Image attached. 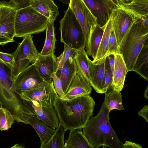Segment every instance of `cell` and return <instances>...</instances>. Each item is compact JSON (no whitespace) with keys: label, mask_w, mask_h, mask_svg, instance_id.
Returning a JSON list of instances; mask_svg holds the SVG:
<instances>
[{"label":"cell","mask_w":148,"mask_h":148,"mask_svg":"<svg viewBox=\"0 0 148 148\" xmlns=\"http://www.w3.org/2000/svg\"><path fill=\"white\" fill-rule=\"evenodd\" d=\"M95 102L90 95L68 100L58 95L53 106L59 125L67 130L82 128L93 114Z\"/></svg>","instance_id":"obj_1"},{"label":"cell","mask_w":148,"mask_h":148,"mask_svg":"<svg viewBox=\"0 0 148 148\" xmlns=\"http://www.w3.org/2000/svg\"><path fill=\"white\" fill-rule=\"evenodd\" d=\"M108 109L104 102L98 114L91 116L82 128L83 133L94 148L105 146L110 148H122L109 121Z\"/></svg>","instance_id":"obj_2"},{"label":"cell","mask_w":148,"mask_h":148,"mask_svg":"<svg viewBox=\"0 0 148 148\" xmlns=\"http://www.w3.org/2000/svg\"><path fill=\"white\" fill-rule=\"evenodd\" d=\"M143 19L133 25L119 46V53L125 63L127 73L133 71L138 56L144 45L148 42V28L143 25Z\"/></svg>","instance_id":"obj_3"},{"label":"cell","mask_w":148,"mask_h":148,"mask_svg":"<svg viewBox=\"0 0 148 148\" xmlns=\"http://www.w3.org/2000/svg\"><path fill=\"white\" fill-rule=\"evenodd\" d=\"M49 19L30 5L17 10L15 21V37L24 38L43 32Z\"/></svg>","instance_id":"obj_4"},{"label":"cell","mask_w":148,"mask_h":148,"mask_svg":"<svg viewBox=\"0 0 148 148\" xmlns=\"http://www.w3.org/2000/svg\"><path fill=\"white\" fill-rule=\"evenodd\" d=\"M125 2L123 0L113 9L110 16L119 46L133 25L138 21L148 17L129 8Z\"/></svg>","instance_id":"obj_5"},{"label":"cell","mask_w":148,"mask_h":148,"mask_svg":"<svg viewBox=\"0 0 148 148\" xmlns=\"http://www.w3.org/2000/svg\"><path fill=\"white\" fill-rule=\"evenodd\" d=\"M60 42L78 49L84 46V38L81 27L69 6L59 21Z\"/></svg>","instance_id":"obj_6"},{"label":"cell","mask_w":148,"mask_h":148,"mask_svg":"<svg viewBox=\"0 0 148 148\" xmlns=\"http://www.w3.org/2000/svg\"><path fill=\"white\" fill-rule=\"evenodd\" d=\"M23 38L12 53L15 61L11 70L12 81L19 73L28 67L30 63L32 64L34 62L40 53L35 46L32 35H27Z\"/></svg>","instance_id":"obj_7"},{"label":"cell","mask_w":148,"mask_h":148,"mask_svg":"<svg viewBox=\"0 0 148 148\" xmlns=\"http://www.w3.org/2000/svg\"><path fill=\"white\" fill-rule=\"evenodd\" d=\"M69 4L82 29L84 38V46L89 55L90 36L98 25L97 18L83 0H69Z\"/></svg>","instance_id":"obj_8"},{"label":"cell","mask_w":148,"mask_h":148,"mask_svg":"<svg viewBox=\"0 0 148 148\" xmlns=\"http://www.w3.org/2000/svg\"><path fill=\"white\" fill-rule=\"evenodd\" d=\"M18 8L11 2L1 1L0 6V45L14 41L15 21Z\"/></svg>","instance_id":"obj_9"},{"label":"cell","mask_w":148,"mask_h":148,"mask_svg":"<svg viewBox=\"0 0 148 148\" xmlns=\"http://www.w3.org/2000/svg\"><path fill=\"white\" fill-rule=\"evenodd\" d=\"M18 95L25 101H35L47 107L53 106L58 95L53 81L45 80L33 88L21 92Z\"/></svg>","instance_id":"obj_10"},{"label":"cell","mask_w":148,"mask_h":148,"mask_svg":"<svg viewBox=\"0 0 148 148\" xmlns=\"http://www.w3.org/2000/svg\"><path fill=\"white\" fill-rule=\"evenodd\" d=\"M44 81L37 66L32 64L17 75L12 81V87L18 95L21 92L33 88Z\"/></svg>","instance_id":"obj_11"},{"label":"cell","mask_w":148,"mask_h":148,"mask_svg":"<svg viewBox=\"0 0 148 148\" xmlns=\"http://www.w3.org/2000/svg\"><path fill=\"white\" fill-rule=\"evenodd\" d=\"M122 0H83L97 19L98 25L104 26L110 18L113 9Z\"/></svg>","instance_id":"obj_12"},{"label":"cell","mask_w":148,"mask_h":148,"mask_svg":"<svg viewBox=\"0 0 148 148\" xmlns=\"http://www.w3.org/2000/svg\"><path fill=\"white\" fill-rule=\"evenodd\" d=\"M11 70L5 64L0 63V102L5 103L14 99L16 93L12 87Z\"/></svg>","instance_id":"obj_13"},{"label":"cell","mask_w":148,"mask_h":148,"mask_svg":"<svg viewBox=\"0 0 148 148\" xmlns=\"http://www.w3.org/2000/svg\"><path fill=\"white\" fill-rule=\"evenodd\" d=\"M56 58L54 54L42 55L39 53L33 63L37 66L44 80L53 81V75L56 72L58 66Z\"/></svg>","instance_id":"obj_14"},{"label":"cell","mask_w":148,"mask_h":148,"mask_svg":"<svg viewBox=\"0 0 148 148\" xmlns=\"http://www.w3.org/2000/svg\"><path fill=\"white\" fill-rule=\"evenodd\" d=\"M25 101L36 116L48 126L55 130L59 125V121L56 112L53 106H42L35 101Z\"/></svg>","instance_id":"obj_15"},{"label":"cell","mask_w":148,"mask_h":148,"mask_svg":"<svg viewBox=\"0 0 148 148\" xmlns=\"http://www.w3.org/2000/svg\"><path fill=\"white\" fill-rule=\"evenodd\" d=\"M92 88L89 81L77 72L65 93L69 99L90 95Z\"/></svg>","instance_id":"obj_16"},{"label":"cell","mask_w":148,"mask_h":148,"mask_svg":"<svg viewBox=\"0 0 148 148\" xmlns=\"http://www.w3.org/2000/svg\"><path fill=\"white\" fill-rule=\"evenodd\" d=\"M105 58L97 62L91 61L89 68L90 84L97 92L100 94L103 93L105 84Z\"/></svg>","instance_id":"obj_17"},{"label":"cell","mask_w":148,"mask_h":148,"mask_svg":"<svg viewBox=\"0 0 148 148\" xmlns=\"http://www.w3.org/2000/svg\"><path fill=\"white\" fill-rule=\"evenodd\" d=\"M115 63L111 88L120 92L123 89L127 73L125 63L120 53L114 54Z\"/></svg>","instance_id":"obj_18"},{"label":"cell","mask_w":148,"mask_h":148,"mask_svg":"<svg viewBox=\"0 0 148 148\" xmlns=\"http://www.w3.org/2000/svg\"><path fill=\"white\" fill-rule=\"evenodd\" d=\"M77 72V65L73 57L70 58L56 71V75L61 80L65 93Z\"/></svg>","instance_id":"obj_19"},{"label":"cell","mask_w":148,"mask_h":148,"mask_svg":"<svg viewBox=\"0 0 148 148\" xmlns=\"http://www.w3.org/2000/svg\"><path fill=\"white\" fill-rule=\"evenodd\" d=\"M30 6L49 20L56 21L59 14L58 8L53 0H33Z\"/></svg>","instance_id":"obj_20"},{"label":"cell","mask_w":148,"mask_h":148,"mask_svg":"<svg viewBox=\"0 0 148 148\" xmlns=\"http://www.w3.org/2000/svg\"><path fill=\"white\" fill-rule=\"evenodd\" d=\"M34 129L40 140V145L47 142L51 138L55 130L48 126L35 115L29 116L27 120Z\"/></svg>","instance_id":"obj_21"},{"label":"cell","mask_w":148,"mask_h":148,"mask_svg":"<svg viewBox=\"0 0 148 148\" xmlns=\"http://www.w3.org/2000/svg\"><path fill=\"white\" fill-rule=\"evenodd\" d=\"M82 129L70 130L69 136L64 143L66 148H94L83 134Z\"/></svg>","instance_id":"obj_22"},{"label":"cell","mask_w":148,"mask_h":148,"mask_svg":"<svg viewBox=\"0 0 148 148\" xmlns=\"http://www.w3.org/2000/svg\"><path fill=\"white\" fill-rule=\"evenodd\" d=\"M85 48L83 47L78 49L73 58L76 63L77 71L86 78L90 83L89 68L91 60L89 59Z\"/></svg>","instance_id":"obj_23"},{"label":"cell","mask_w":148,"mask_h":148,"mask_svg":"<svg viewBox=\"0 0 148 148\" xmlns=\"http://www.w3.org/2000/svg\"><path fill=\"white\" fill-rule=\"evenodd\" d=\"M133 71L148 80V42L144 45L138 56Z\"/></svg>","instance_id":"obj_24"},{"label":"cell","mask_w":148,"mask_h":148,"mask_svg":"<svg viewBox=\"0 0 148 148\" xmlns=\"http://www.w3.org/2000/svg\"><path fill=\"white\" fill-rule=\"evenodd\" d=\"M54 21L49 20L45 29L46 36L44 46L39 54L42 55H47L54 54L55 42L57 41L54 26Z\"/></svg>","instance_id":"obj_25"},{"label":"cell","mask_w":148,"mask_h":148,"mask_svg":"<svg viewBox=\"0 0 148 148\" xmlns=\"http://www.w3.org/2000/svg\"><path fill=\"white\" fill-rule=\"evenodd\" d=\"M112 29L111 18L108 20L104 25L102 37L95 58L92 61L94 62L100 61L106 57L109 44L110 34Z\"/></svg>","instance_id":"obj_26"},{"label":"cell","mask_w":148,"mask_h":148,"mask_svg":"<svg viewBox=\"0 0 148 148\" xmlns=\"http://www.w3.org/2000/svg\"><path fill=\"white\" fill-rule=\"evenodd\" d=\"M105 94V97L104 102L109 112L114 109L119 110L124 109L122 104V96L120 92L112 89Z\"/></svg>","instance_id":"obj_27"},{"label":"cell","mask_w":148,"mask_h":148,"mask_svg":"<svg viewBox=\"0 0 148 148\" xmlns=\"http://www.w3.org/2000/svg\"><path fill=\"white\" fill-rule=\"evenodd\" d=\"M55 131L47 142L40 145V148H66L64 142L65 131L63 128L58 125Z\"/></svg>","instance_id":"obj_28"},{"label":"cell","mask_w":148,"mask_h":148,"mask_svg":"<svg viewBox=\"0 0 148 148\" xmlns=\"http://www.w3.org/2000/svg\"><path fill=\"white\" fill-rule=\"evenodd\" d=\"M104 26L99 25L91 33L89 44V55L94 59L96 56L104 31Z\"/></svg>","instance_id":"obj_29"},{"label":"cell","mask_w":148,"mask_h":148,"mask_svg":"<svg viewBox=\"0 0 148 148\" xmlns=\"http://www.w3.org/2000/svg\"><path fill=\"white\" fill-rule=\"evenodd\" d=\"M15 121L12 113L5 108L0 107V130H8Z\"/></svg>","instance_id":"obj_30"},{"label":"cell","mask_w":148,"mask_h":148,"mask_svg":"<svg viewBox=\"0 0 148 148\" xmlns=\"http://www.w3.org/2000/svg\"><path fill=\"white\" fill-rule=\"evenodd\" d=\"M64 49L63 53L59 56L56 58V60L58 65L57 71L61 68L64 63L70 58L73 57L74 53L77 50L76 49L70 47L65 44L64 43Z\"/></svg>","instance_id":"obj_31"},{"label":"cell","mask_w":148,"mask_h":148,"mask_svg":"<svg viewBox=\"0 0 148 148\" xmlns=\"http://www.w3.org/2000/svg\"><path fill=\"white\" fill-rule=\"evenodd\" d=\"M126 4L129 8L144 15L148 16V0H132Z\"/></svg>","instance_id":"obj_32"},{"label":"cell","mask_w":148,"mask_h":148,"mask_svg":"<svg viewBox=\"0 0 148 148\" xmlns=\"http://www.w3.org/2000/svg\"><path fill=\"white\" fill-rule=\"evenodd\" d=\"M105 84L103 90V93L107 92L108 89L111 88L112 75L109 63L108 56L105 58Z\"/></svg>","instance_id":"obj_33"},{"label":"cell","mask_w":148,"mask_h":148,"mask_svg":"<svg viewBox=\"0 0 148 148\" xmlns=\"http://www.w3.org/2000/svg\"><path fill=\"white\" fill-rule=\"evenodd\" d=\"M120 53L114 29L112 27L110 34L108 50L106 56L112 54Z\"/></svg>","instance_id":"obj_34"},{"label":"cell","mask_w":148,"mask_h":148,"mask_svg":"<svg viewBox=\"0 0 148 148\" xmlns=\"http://www.w3.org/2000/svg\"><path fill=\"white\" fill-rule=\"evenodd\" d=\"M52 78L54 87L58 95L63 100H69L63 90L61 80L56 75V73L53 75Z\"/></svg>","instance_id":"obj_35"},{"label":"cell","mask_w":148,"mask_h":148,"mask_svg":"<svg viewBox=\"0 0 148 148\" xmlns=\"http://www.w3.org/2000/svg\"><path fill=\"white\" fill-rule=\"evenodd\" d=\"M0 58L11 70L15 63L13 55L12 54L0 51Z\"/></svg>","instance_id":"obj_36"},{"label":"cell","mask_w":148,"mask_h":148,"mask_svg":"<svg viewBox=\"0 0 148 148\" xmlns=\"http://www.w3.org/2000/svg\"><path fill=\"white\" fill-rule=\"evenodd\" d=\"M33 0H10V1L18 9L25 8L30 5Z\"/></svg>","instance_id":"obj_37"},{"label":"cell","mask_w":148,"mask_h":148,"mask_svg":"<svg viewBox=\"0 0 148 148\" xmlns=\"http://www.w3.org/2000/svg\"><path fill=\"white\" fill-rule=\"evenodd\" d=\"M138 115L144 118L148 122V106L145 105L138 113Z\"/></svg>","instance_id":"obj_38"},{"label":"cell","mask_w":148,"mask_h":148,"mask_svg":"<svg viewBox=\"0 0 148 148\" xmlns=\"http://www.w3.org/2000/svg\"><path fill=\"white\" fill-rule=\"evenodd\" d=\"M142 148L140 144L130 141H126L123 144L122 148Z\"/></svg>","instance_id":"obj_39"},{"label":"cell","mask_w":148,"mask_h":148,"mask_svg":"<svg viewBox=\"0 0 148 148\" xmlns=\"http://www.w3.org/2000/svg\"><path fill=\"white\" fill-rule=\"evenodd\" d=\"M108 56L109 60L112 75L113 73L115 63L114 54H110Z\"/></svg>","instance_id":"obj_40"},{"label":"cell","mask_w":148,"mask_h":148,"mask_svg":"<svg viewBox=\"0 0 148 148\" xmlns=\"http://www.w3.org/2000/svg\"><path fill=\"white\" fill-rule=\"evenodd\" d=\"M143 95L145 99H147L148 98V86H147L146 88V89Z\"/></svg>","instance_id":"obj_41"},{"label":"cell","mask_w":148,"mask_h":148,"mask_svg":"<svg viewBox=\"0 0 148 148\" xmlns=\"http://www.w3.org/2000/svg\"><path fill=\"white\" fill-rule=\"evenodd\" d=\"M61 2L65 4H69V0H58Z\"/></svg>","instance_id":"obj_42"},{"label":"cell","mask_w":148,"mask_h":148,"mask_svg":"<svg viewBox=\"0 0 148 148\" xmlns=\"http://www.w3.org/2000/svg\"><path fill=\"white\" fill-rule=\"evenodd\" d=\"M0 63H3L4 64V62H3V61L1 60V59L0 58Z\"/></svg>","instance_id":"obj_43"},{"label":"cell","mask_w":148,"mask_h":148,"mask_svg":"<svg viewBox=\"0 0 148 148\" xmlns=\"http://www.w3.org/2000/svg\"><path fill=\"white\" fill-rule=\"evenodd\" d=\"M3 107V105H2V104H1V103L0 102V107Z\"/></svg>","instance_id":"obj_44"},{"label":"cell","mask_w":148,"mask_h":148,"mask_svg":"<svg viewBox=\"0 0 148 148\" xmlns=\"http://www.w3.org/2000/svg\"><path fill=\"white\" fill-rule=\"evenodd\" d=\"M125 1H128L129 0H125Z\"/></svg>","instance_id":"obj_45"},{"label":"cell","mask_w":148,"mask_h":148,"mask_svg":"<svg viewBox=\"0 0 148 148\" xmlns=\"http://www.w3.org/2000/svg\"><path fill=\"white\" fill-rule=\"evenodd\" d=\"M1 1H0V4H1Z\"/></svg>","instance_id":"obj_46"}]
</instances>
